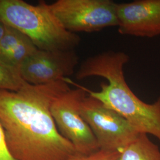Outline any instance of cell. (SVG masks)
Here are the masks:
<instances>
[{
  "label": "cell",
  "instance_id": "2",
  "mask_svg": "<svg viewBox=\"0 0 160 160\" xmlns=\"http://www.w3.org/2000/svg\"><path fill=\"white\" fill-rule=\"evenodd\" d=\"M129 61V57L125 52H104L83 61L75 77L77 80L93 76L105 78L108 84L102 82L100 91L86 89L87 94L120 114L138 132L152 135L160 141V98L148 104L132 91L123 72Z\"/></svg>",
  "mask_w": 160,
  "mask_h": 160
},
{
  "label": "cell",
  "instance_id": "10",
  "mask_svg": "<svg viewBox=\"0 0 160 160\" xmlns=\"http://www.w3.org/2000/svg\"><path fill=\"white\" fill-rule=\"evenodd\" d=\"M119 160H160L159 147L145 133L138 137L120 153Z\"/></svg>",
  "mask_w": 160,
  "mask_h": 160
},
{
  "label": "cell",
  "instance_id": "12",
  "mask_svg": "<svg viewBox=\"0 0 160 160\" xmlns=\"http://www.w3.org/2000/svg\"><path fill=\"white\" fill-rule=\"evenodd\" d=\"M120 152L98 151L89 155L77 154L67 160H119Z\"/></svg>",
  "mask_w": 160,
  "mask_h": 160
},
{
  "label": "cell",
  "instance_id": "7",
  "mask_svg": "<svg viewBox=\"0 0 160 160\" xmlns=\"http://www.w3.org/2000/svg\"><path fill=\"white\" fill-rule=\"evenodd\" d=\"M79 62L75 50L45 51L38 49L20 68L23 79L33 85H45L73 74Z\"/></svg>",
  "mask_w": 160,
  "mask_h": 160
},
{
  "label": "cell",
  "instance_id": "5",
  "mask_svg": "<svg viewBox=\"0 0 160 160\" xmlns=\"http://www.w3.org/2000/svg\"><path fill=\"white\" fill-rule=\"evenodd\" d=\"M86 95V88L69 89L53 101L51 112L60 133L79 154L89 155L100 149L91 128L80 113L81 103Z\"/></svg>",
  "mask_w": 160,
  "mask_h": 160
},
{
  "label": "cell",
  "instance_id": "11",
  "mask_svg": "<svg viewBox=\"0 0 160 160\" xmlns=\"http://www.w3.org/2000/svg\"><path fill=\"white\" fill-rule=\"evenodd\" d=\"M30 84L23 79L18 69L0 61V90L19 92Z\"/></svg>",
  "mask_w": 160,
  "mask_h": 160
},
{
  "label": "cell",
  "instance_id": "8",
  "mask_svg": "<svg viewBox=\"0 0 160 160\" xmlns=\"http://www.w3.org/2000/svg\"><path fill=\"white\" fill-rule=\"evenodd\" d=\"M118 32L123 35H160V0H137L116 5Z\"/></svg>",
  "mask_w": 160,
  "mask_h": 160
},
{
  "label": "cell",
  "instance_id": "3",
  "mask_svg": "<svg viewBox=\"0 0 160 160\" xmlns=\"http://www.w3.org/2000/svg\"><path fill=\"white\" fill-rule=\"evenodd\" d=\"M0 21L27 36L41 50H75L81 42L43 1L34 6L23 0H0Z\"/></svg>",
  "mask_w": 160,
  "mask_h": 160
},
{
  "label": "cell",
  "instance_id": "4",
  "mask_svg": "<svg viewBox=\"0 0 160 160\" xmlns=\"http://www.w3.org/2000/svg\"><path fill=\"white\" fill-rule=\"evenodd\" d=\"M80 113L101 151L121 152L141 133L120 114L88 94L81 102Z\"/></svg>",
  "mask_w": 160,
  "mask_h": 160
},
{
  "label": "cell",
  "instance_id": "9",
  "mask_svg": "<svg viewBox=\"0 0 160 160\" xmlns=\"http://www.w3.org/2000/svg\"><path fill=\"white\" fill-rule=\"evenodd\" d=\"M38 49L27 36L6 26L0 42V61L20 71L22 64Z\"/></svg>",
  "mask_w": 160,
  "mask_h": 160
},
{
  "label": "cell",
  "instance_id": "6",
  "mask_svg": "<svg viewBox=\"0 0 160 160\" xmlns=\"http://www.w3.org/2000/svg\"><path fill=\"white\" fill-rule=\"evenodd\" d=\"M52 12L69 32L92 33L117 26V3L111 0H58Z\"/></svg>",
  "mask_w": 160,
  "mask_h": 160
},
{
  "label": "cell",
  "instance_id": "14",
  "mask_svg": "<svg viewBox=\"0 0 160 160\" xmlns=\"http://www.w3.org/2000/svg\"><path fill=\"white\" fill-rule=\"evenodd\" d=\"M6 30V25L1 21H0V42L2 40L4 35L5 34Z\"/></svg>",
  "mask_w": 160,
  "mask_h": 160
},
{
  "label": "cell",
  "instance_id": "1",
  "mask_svg": "<svg viewBox=\"0 0 160 160\" xmlns=\"http://www.w3.org/2000/svg\"><path fill=\"white\" fill-rule=\"evenodd\" d=\"M64 79L45 85L30 84L19 92L0 90V124L6 146L16 160H67L79 154L63 137L51 106L69 90Z\"/></svg>",
  "mask_w": 160,
  "mask_h": 160
},
{
  "label": "cell",
  "instance_id": "13",
  "mask_svg": "<svg viewBox=\"0 0 160 160\" xmlns=\"http://www.w3.org/2000/svg\"><path fill=\"white\" fill-rule=\"evenodd\" d=\"M0 160H16L9 153L4 137L3 129L0 124Z\"/></svg>",
  "mask_w": 160,
  "mask_h": 160
}]
</instances>
